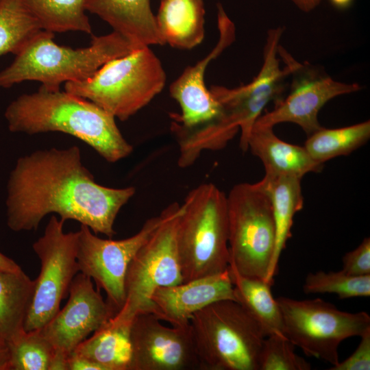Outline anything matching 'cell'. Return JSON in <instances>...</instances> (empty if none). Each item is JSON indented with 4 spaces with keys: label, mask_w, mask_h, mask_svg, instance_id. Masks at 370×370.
<instances>
[{
    "label": "cell",
    "mask_w": 370,
    "mask_h": 370,
    "mask_svg": "<svg viewBox=\"0 0 370 370\" xmlns=\"http://www.w3.org/2000/svg\"><path fill=\"white\" fill-rule=\"evenodd\" d=\"M67 370H102V369L88 358L71 354L67 358Z\"/></svg>",
    "instance_id": "33"
},
{
    "label": "cell",
    "mask_w": 370,
    "mask_h": 370,
    "mask_svg": "<svg viewBox=\"0 0 370 370\" xmlns=\"http://www.w3.org/2000/svg\"><path fill=\"white\" fill-rule=\"evenodd\" d=\"M34 291V280L22 269H0V336L9 341L25 330Z\"/></svg>",
    "instance_id": "24"
},
{
    "label": "cell",
    "mask_w": 370,
    "mask_h": 370,
    "mask_svg": "<svg viewBox=\"0 0 370 370\" xmlns=\"http://www.w3.org/2000/svg\"><path fill=\"white\" fill-rule=\"evenodd\" d=\"M291 91L275 108L261 114L254 125L272 127L290 122L298 125L308 136L323 127L318 120L321 108L332 99L361 89L356 83L333 79L323 71L295 61L292 71Z\"/></svg>",
    "instance_id": "13"
},
{
    "label": "cell",
    "mask_w": 370,
    "mask_h": 370,
    "mask_svg": "<svg viewBox=\"0 0 370 370\" xmlns=\"http://www.w3.org/2000/svg\"><path fill=\"white\" fill-rule=\"evenodd\" d=\"M306 294L331 293L339 299L370 296V275L353 276L340 271L308 273L303 285Z\"/></svg>",
    "instance_id": "29"
},
{
    "label": "cell",
    "mask_w": 370,
    "mask_h": 370,
    "mask_svg": "<svg viewBox=\"0 0 370 370\" xmlns=\"http://www.w3.org/2000/svg\"><path fill=\"white\" fill-rule=\"evenodd\" d=\"M134 187L97 183L77 146L37 150L20 157L7 184V225L14 232L36 230L49 214L71 219L112 238L114 221Z\"/></svg>",
    "instance_id": "1"
},
{
    "label": "cell",
    "mask_w": 370,
    "mask_h": 370,
    "mask_svg": "<svg viewBox=\"0 0 370 370\" xmlns=\"http://www.w3.org/2000/svg\"><path fill=\"white\" fill-rule=\"evenodd\" d=\"M176 242L183 282L227 269V195L216 185L201 184L186 196Z\"/></svg>",
    "instance_id": "4"
},
{
    "label": "cell",
    "mask_w": 370,
    "mask_h": 370,
    "mask_svg": "<svg viewBox=\"0 0 370 370\" xmlns=\"http://www.w3.org/2000/svg\"><path fill=\"white\" fill-rule=\"evenodd\" d=\"M8 342L10 370H51L56 350L40 330H24Z\"/></svg>",
    "instance_id": "28"
},
{
    "label": "cell",
    "mask_w": 370,
    "mask_h": 370,
    "mask_svg": "<svg viewBox=\"0 0 370 370\" xmlns=\"http://www.w3.org/2000/svg\"><path fill=\"white\" fill-rule=\"evenodd\" d=\"M164 210V218L130 262L125 280V301L113 318L131 324L138 314L153 313L151 296L160 287L183 282L176 242L182 205L173 202Z\"/></svg>",
    "instance_id": "7"
},
{
    "label": "cell",
    "mask_w": 370,
    "mask_h": 370,
    "mask_svg": "<svg viewBox=\"0 0 370 370\" xmlns=\"http://www.w3.org/2000/svg\"><path fill=\"white\" fill-rule=\"evenodd\" d=\"M64 223L52 215L43 235L32 245L40 270L34 280V295L24 323L26 332L40 330L53 318L79 272L77 232H64Z\"/></svg>",
    "instance_id": "10"
},
{
    "label": "cell",
    "mask_w": 370,
    "mask_h": 370,
    "mask_svg": "<svg viewBox=\"0 0 370 370\" xmlns=\"http://www.w3.org/2000/svg\"><path fill=\"white\" fill-rule=\"evenodd\" d=\"M225 299L236 301L228 268L219 273L158 288L151 296L153 314L173 326L188 325L195 312Z\"/></svg>",
    "instance_id": "17"
},
{
    "label": "cell",
    "mask_w": 370,
    "mask_h": 370,
    "mask_svg": "<svg viewBox=\"0 0 370 370\" xmlns=\"http://www.w3.org/2000/svg\"><path fill=\"white\" fill-rule=\"evenodd\" d=\"M301 179L290 176L264 175L258 183L271 199L275 223V245L264 281L274 283L279 260L288 240L291 237V227L295 214L303 208Z\"/></svg>",
    "instance_id": "20"
},
{
    "label": "cell",
    "mask_w": 370,
    "mask_h": 370,
    "mask_svg": "<svg viewBox=\"0 0 370 370\" xmlns=\"http://www.w3.org/2000/svg\"><path fill=\"white\" fill-rule=\"evenodd\" d=\"M282 32L281 27L269 30L262 66L250 83L234 88L214 87L216 95L238 108L251 127L267 103L281 95L284 80L293 70L295 60L280 46Z\"/></svg>",
    "instance_id": "16"
},
{
    "label": "cell",
    "mask_w": 370,
    "mask_h": 370,
    "mask_svg": "<svg viewBox=\"0 0 370 370\" xmlns=\"http://www.w3.org/2000/svg\"><path fill=\"white\" fill-rule=\"evenodd\" d=\"M343 271L353 276L370 275V238H365L354 250L346 253L343 258Z\"/></svg>",
    "instance_id": "31"
},
{
    "label": "cell",
    "mask_w": 370,
    "mask_h": 370,
    "mask_svg": "<svg viewBox=\"0 0 370 370\" xmlns=\"http://www.w3.org/2000/svg\"><path fill=\"white\" fill-rule=\"evenodd\" d=\"M130 325L119 322L112 317L71 354L92 360L102 370H127Z\"/></svg>",
    "instance_id": "23"
},
{
    "label": "cell",
    "mask_w": 370,
    "mask_h": 370,
    "mask_svg": "<svg viewBox=\"0 0 370 370\" xmlns=\"http://www.w3.org/2000/svg\"><path fill=\"white\" fill-rule=\"evenodd\" d=\"M204 0H160L157 27L164 42L179 49H191L204 38Z\"/></svg>",
    "instance_id": "21"
},
{
    "label": "cell",
    "mask_w": 370,
    "mask_h": 370,
    "mask_svg": "<svg viewBox=\"0 0 370 370\" xmlns=\"http://www.w3.org/2000/svg\"><path fill=\"white\" fill-rule=\"evenodd\" d=\"M68 295L63 308L40 330L56 354L66 358L116 314L99 291L95 289L92 280L83 273L75 276Z\"/></svg>",
    "instance_id": "14"
},
{
    "label": "cell",
    "mask_w": 370,
    "mask_h": 370,
    "mask_svg": "<svg viewBox=\"0 0 370 370\" xmlns=\"http://www.w3.org/2000/svg\"><path fill=\"white\" fill-rule=\"evenodd\" d=\"M165 83L160 60L149 47H143L108 62L86 80L65 83L64 90L125 121L149 104Z\"/></svg>",
    "instance_id": "6"
},
{
    "label": "cell",
    "mask_w": 370,
    "mask_h": 370,
    "mask_svg": "<svg viewBox=\"0 0 370 370\" xmlns=\"http://www.w3.org/2000/svg\"><path fill=\"white\" fill-rule=\"evenodd\" d=\"M283 333L308 356L330 363L339 362L338 347L345 339L360 336L370 328V316L364 311L349 312L320 298L298 300L276 298Z\"/></svg>",
    "instance_id": "9"
},
{
    "label": "cell",
    "mask_w": 370,
    "mask_h": 370,
    "mask_svg": "<svg viewBox=\"0 0 370 370\" xmlns=\"http://www.w3.org/2000/svg\"><path fill=\"white\" fill-rule=\"evenodd\" d=\"M228 270L236 301L260 325L265 336L286 337L281 310L271 293L272 285L262 279L241 275L232 264H229Z\"/></svg>",
    "instance_id": "22"
},
{
    "label": "cell",
    "mask_w": 370,
    "mask_h": 370,
    "mask_svg": "<svg viewBox=\"0 0 370 370\" xmlns=\"http://www.w3.org/2000/svg\"><path fill=\"white\" fill-rule=\"evenodd\" d=\"M219 40L214 49L196 64L186 67L169 88L171 97L180 105L181 114L172 119L184 127H193L214 119L221 113V107L204 82V75L211 61L218 57L235 40L234 23L223 6L217 5Z\"/></svg>",
    "instance_id": "15"
},
{
    "label": "cell",
    "mask_w": 370,
    "mask_h": 370,
    "mask_svg": "<svg viewBox=\"0 0 370 370\" xmlns=\"http://www.w3.org/2000/svg\"><path fill=\"white\" fill-rule=\"evenodd\" d=\"M10 353L8 341L0 336V370H10Z\"/></svg>",
    "instance_id": "34"
},
{
    "label": "cell",
    "mask_w": 370,
    "mask_h": 370,
    "mask_svg": "<svg viewBox=\"0 0 370 370\" xmlns=\"http://www.w3.org/2000/svg\"><path fill=\"white\" fill-rule=\"evenodd\" d=\"M356 350L347 358L332 366L330 370L370 369V328L365 330Z\"/></svg>",
    "instance_id": "32"
},
{
    "label": "cell",
    "mask_w": 370,
    "mask_h": 370,
    "mask_svg": "<svg viewBox=\"0 0 370 370\" xmlns=\"http://www.w3.org/2000/svg\"><path fill=\"white\" fill-rule=\"evenodd\" d=\"M148 219L134 235L122 240L99 238L86 225L77 231V262L79 272L93 280L103 289L108 303L117 313L125 301V280L127 268L138 249L149 238L164 218Z\"/></svg>",
    "instance_id": "11"
},
{
    "label": "cell",
    "mask_w": 370,
    "mask_h": 370,
    "mask_svg": "<svg viewBox=\"0 0 370 370\" xmlns=\"http://www.w3.org/2000/svg\"><path fill=\"white\" fill-rule=\"evenodd\" d=\"M86 10L110 25L135 49L165 45L150 0H87Z\"/></svg>",
    "instance_id": "18"
},
{
    "label": "cell",
    "mask_w": 370,
    "mask_h": 370,
    "mask_svg": "<svg viewBox=\"0 0 370 370\" xmlns=\"http://www.w3.org/2000/svg\"><path fill=\"white\" fill-rule=\"evenodd\" d=\"M299 9L304 12H310L314 9L321 0H291Z\"/></svg>",
    "instance_id": "35"
},
{
    "label": "cell",
    "mask_w": 370,
    "mask_h": 370,
    "mask_svg": "<svg viewBox=\"0 0 370 370\" xmlns=\"http://www.w3.org/2000/svg\"><path fill=\"white\" fill-rule=\"evenodd\" d=\"M41 30L23 0H0V56H16Z\"/></svg>",
    "instance_id": "27"
},
{
    "label": "cell",
    "mask_w": 370,
    "mask_h": 370,
    "mask_svg": "<svg viewBox=\"0 0 370 370\" xmlns=\"http://www.w3.org/2000/svg\"><path fill=\"white\" fill-rule=\"evenodd\" d=\"M230 262L243 275L264 280L275 245L271 199L258 182L234 185L227 195Z\"/></svg>",
    "instance_id": "8"
},
{
    "label": "cell",
    "mask_w": 370,
    "mask_h": 370,
    "mask_svg": "<svg viewBox=\"0 0 370 370\" xmlns=\"http://www.w3.org/2000/svg\"><path fill=\"white\" fill-rule=\"evenodd\" d=\"M286 337L266 336L258 357V370H310V364L297 354Z\"/></svg>",
    "instance_id": "30"
},
{
    "label": "cell",
    "mask_w": 370,
    "mask_h": 370,
    "mask_svg": "<svg viewBox=\"0 0 370 370\" xmlns=\"http://www.w3.org/2000/svg\"><path fill=\"white\" fill-rule=\"evenodd\" d=\"M162 322L152 313L132 320L127 370L200 369L190 323L166 326Z\"/></svg>",
    "instance_id": "12"
},
{
    "label": "cell",
    "mask_w": 370,
    "mask_h": 370,
    "mask_svg": "<svg viewBox=\"0 0 370 370\" xmlns=\"http://www.w3.org/2000/svg\"><path fill=\"white\" fill-rule=\"evenodd\" d=\"M4 116L12 132L65 133L86 143L110 163L125 158L133 151L114 116L92 101L65 90L51 92L40 87L37 92L12 101Z\"/></svg>",
    "instance_id": "2"
},
{
    "label": "cell",
    "mask_w": 370,
    "mask_h": 370,
    "mask_svg": "<svg viewBox=\"0 0 370 370\" xmlns=\"http://www.w3.org/2000/svg\"><path fill=\"white\" fill-rule=\"evenodd\" d=\"M54 33L41 30L0 71V87L10 88L24 81H38L42 88L55 92L64 82L91 77L108 62L134 50L116 32L92 36L89 46L79 49L57 45Z\"/></svg>",
    "instance_id": "3"
},
{
    "label": "cell",
    "mask_w": 370,
    "mask_h": 370,
    "mask_svg": "<svg viewBox=\"0 0 370 370\" xmlns=\"http://www.w3.org/2000/svg\"><path fill=\"white\" fill-rule=\"evenodd\" d=\"M190 325L200 369L258 370L266 336L238 302H214L195 312Z\"/></svg>",
    "instance_id": "5"
},
{
    "label": "cell",
    "mask_w": 370,
    "mask_h": 370,
    "mask_svg": "<svg viewBox=\"0 0 370 370\" xmlns=\"http://www.w3.org/2000/svg\"><path fill=\"white\" fill-rule=\"evenodd\" d=\"M42 30L92 34L86 14L87 0H23Z\"/></svg>",
    "instance_id": "25"
},
{
    "label": "cell",
    "mask_w": 370,
    "mask_h": 370,
    "mask_svg": "<svg viewBox=\"0 0 370 370\" xmlns=\"http://www.w3.org/2000/svg\"><path fill=\"white\" fill-rule=\"evenodd\" d=\"M331 2L338 8H345L348 6L352 0H330Z\"/></svg>",
    "instance_id": "37"
},
{
    "label": "cell",
    "mask_w": 370,
    "mask_h": 370,
    "mask_svg": "<svg viewBox=\"0 0 370 370\" xmlns=\"http://www.w3.org/2000/svg\"><path fill=\"white\" fill-rule=\"evenodd\" d=\"M0 269L17 271L21 268L15 261L0 252Z\"/></svg>",
    "instance_id": "36"
},
{
    "label": "cell",
    "mask_w": 370,
    "mask_h": 370,
    "mask_svg": "<svg viewBox=\"0 0 370 370\" xmlns=\"http://www.w3.org/2000/svg\"><path fill=\"white\" fill-rule=\"evenodd\" d=\"M370 138V121L347 127H321L308 136L304 147L316 162L324 164L339 156H346L365 144Z\"/></svg>",
    "instance_id": "26"
},
{
    "label": "cell",
    "mask_w": 370,
    "mask_h": 370,
    "mask_svg": "<svg viewBox=\"0 0 370 370\" xmlns=\"http://www.w3.org/2000/svg\"><path fill=\"white\" fill-rule=\"evenodd\" d=\"M248 149L257 156L265 175L302 179L308 173H319L323 164L314 161L304 147L280 139L272 127L254 125L248 139Z\"/></svg>",
    "instance_id": "19"
}]
</instances>
